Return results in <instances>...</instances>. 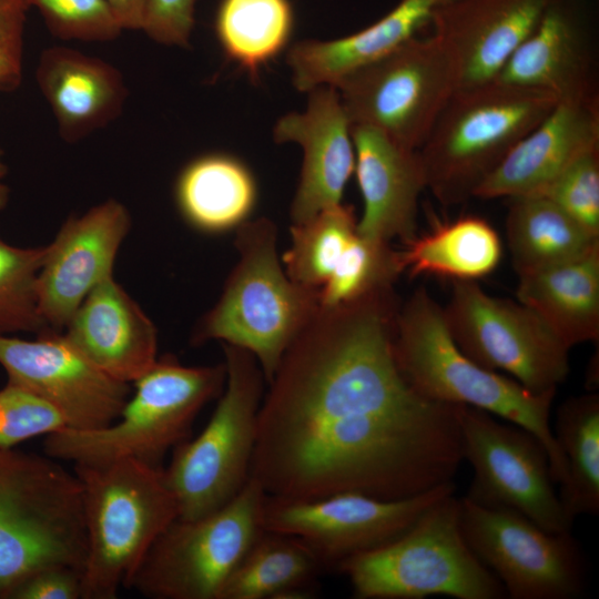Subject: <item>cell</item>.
I'll return each mask as SVG.
<instances>
[{
	"instance_id": "1",
	"label": "cell",
	"mask_w": 599,
	"mask_h": 599,
	"mask_svg": "<svg viewBox=\"0 0 599 599\" xmlns=\"http://www.w3.org/2000/svg\"><path fill=\"white\" fill-rule=\"evenodd\" d=\"M398 308L393 286L319 305L287 347L260 406L250 469L266 495L403 499L454 481L463 405L426 398L404 378Z\"/></svg>"
},
{
	"instance_id": "2",
	"label": "cell",
	"mask_w": 599,
	"mask_h": 599,
	"mask_svg": "<svg viewBox=\"0 0 599 599\" xmlns=\"http://www.w3.org/2000/svg\"><path fill=\"white\" fill-rule=\"evenodd\" d=\"M394 354L404 378L422 396L485 410L536 435L547 448L555 484L565 481L566 465L550 424L556 392L534 393L469 358L453 339L443 307L423 287L398 308Z\"/></svg>"
},
{
	"instance_id": "3",
	"label": "cell",
	"mask_w": 599,
	"mask_h": 599,
	"mask_svg": "<svg viewBox=\"0 0 599 599\" xmlns=\"http://www.w3.org/2000/svg\"><path fill=\"white\" fill-rule=\"evenodd\" d=\"M235 231L237 263L219 301L196 325L192 343L219 339L250 352L268 383L319 307L318 291L295 283L283 270L274 222L248 220Z\"/></svg>"
},
{
	"instance_id": "4",
	"label": "cell",
	"mask_w": 599,
	"mask_h": 599,
	"mask_svg": "<svg viewBox=\"0 0 599 599\" xmlns=\"http://www.w3.org/2000/svg\"><path fill=\"white\" fill-rule=\"evenodd\" d=\"M87 556L82 599H115L159 536L179 518L164 468L133 459L74 465Z\"/></svg>"
},
{
	"instance_id": "5",
	"label": "cell",
	"mask_w": 599,
	"mask_h": 599,
	"mask_svg": "<svg viewBox=\"0 0 599 599\" xmlns=\"http://www.w3.org/2000/svg\"><path fill=\"white\" fill-rule=\"evenodd\" d=\"M225 365L185 366L165 355L134 383L118 419L93 430L61 428L45 436L47 456L74 465L133 459L161 467L170 450L186 440L200 410L219 397Z\"/></svg>"
},
{
	"instance_id": "6",
	"label": "cell",
	"mask_w": 599,
	"mask_h": 599,
	"mask_svg": "<svg viewBox=\"0 0 599 599\" xmlns=\"http://www.w3.org/2000/svg\"><path fill=\"white\" fill-rule=\"evenodd\" d=\"M557 102L547 92L497 80L458 89L418 150L426 189L444 206L474 197L479 185Z\"/></svg>"
},
{
	"instance_id": "7",
	"label": "cell",
	"mask_w": 599,
	"mask_h": 599,
	"mask_svg": "<svg viewBox=\"0 0 599 599\" xmlns=\"http://www.w3.org/2000/svg\"><path fill=\"white\" fill-rule=\"evenodd\" d=\"M87 532L82 487L59 460L0 449V599L47 566L83 570Z\"/></svg>"
},
{
	"instance_id": "8",
	"label": "cell",
	"mask_w": 599,
	"mask_h": 599,
	"mask_svg": "<svg viewBox=\"0 0 599 599\" xmlns=\"http://www.w3.org/2000/svg\"><path fill=\"white\" fill-rule=\"evenodd\" d=\"M337 568L357 599L507 598L500 581L467 545L454 493L395 539L349 557Z\"/></svg>"
},
{
	"instance_id": "9",
	"label": "cell",
	"mask_w": 599,
	"mask_h": 599,
	"mask_svg": "<svg viewBox=\"0 0 599 599\" xmlns=\"http://www.w3.org/2000/svg\"><path fill=\"white\" fill-rule=\"evenodd\" d=\"M225 387L204 429L173 449L164 468L179 519L193 520L231 501L250 478L265 382L256 358L223 344Z\"/></svg>"
},
{
	"instance_id": "10",
	"label": "cell",
	"mask_w": 599,
	"mask_h": 599,
	"mask_svg": "<svg viewBox=\"0 0 599 599\" xmlns=\"http://www.w3.org/2000/svg\"><path fill=\"white\" fill-rule=\"evenodd\" d=\"M266 493L250 477L220 509L174 520L154 541L125 589L152 599H220L227 579L264 532Z\"/></svg>"
},
{
	"instance_id": "11",
	"label": "cell",
	"mask_w": 599,
	"mask_h": 599,
	"mask_svg": "<svg viewBox=\"0 0 599 599\" xmlns=\"http://www.w3.org/2000/svg\"><path fill=\"white\" fill-rule=\"evenodd\" d=\"M458 85L451 55L432 33L409 39L335 88L352 125L370 126L418 151Z\"/></svg>"
},
{
	"instance_id": "12",
	"label": "cell",
	"mask_w": 599,
	"mask_h": 599,
	"mask_svg": "<svg viewBox=\"0 0 599 599\" xmlns=\"http://www.w3.org/2000/svg\"><path fill=\"white\" fill-rule=\"evenodd\" d=\"M460 351L485 368L505 372L527 389L556 392L569 375V347L528 306L488 295L471 280H454L443 307Z\"/></svg>"
},
{
	"instance_id": "13",
	"label": "cell",
	"mask_w": 599,
	"mask_h": 599,
	"mask_svg": "<svg viewBox=\"0 0 599 599\" xmlns=\"http://www.w3.org/2000/svg\"><path fill=\"white\" fill-rule=\"evenodd\" d=\"M459 422L463 457L474 469L466 499L518 512L551 532L570 531L573 521L555 490L547 448L536 435L469 406L460 407Z\"/></svg>"
},
{
	"instance_id": "14",
	"label": "cell",
	"mask_w": 599,
	"mask_h": 599,
	"mask_svg": "<svg viewBox=\"0 0 599 599\" xmlns=\"http://www.w3.org/2000/svg\"><path fill=\"white\" fill-rule=\"evenodd\" d=\"M463 536L511 599H576L586 589V559L570 531L551 532L510 510L459 498Z\"/></svg>"
},
{
	"instance_id": "15",
	"label": "cell",
	"mask_w": 599,
	"mask_h": 599,
	"mask_svg": "<svg viewBox=\"0 0 599 599\" xmlns=\"http://www.w3.org/2000/svg\"><path fill=\"white\" fill-rule=\"evenodd\" d=\"M454 481L403 499L343 491L313 499L266 495L263 529L302 541L321 562L377 548L406 531L430 506L455 493Z\"/></svg>"
},
{
	"instance_id": "16",
	"label": "cell",
	"mask_w": 599,
	"mask_h": 599,
	"mask_svg": "<svg viewBox=\"0 0 599 599\" xmlns=\"http://www.w3.org/2000/svg\"><path fill=\"white\" fill-rule=\"evenodd\" d=\"M0 365L9 384L48 402L62 415L65 427L75 430L114 423L131 393L128 383L102 372L53 329L31 341L0 335Z\"/></svg>"
},
{
	"instance_id": "17",
	"label": "cell",
	"mask_w": 599,
	"mask_h": 599,
	"mask_svg": "<svg viewBox=\"0 0 599 599\" xmlns=\"http://www.w3.org/2000/svg\"><path fill=\"white\" fill-rule=\"evenodd\" d=\"M130 229L129 210L114 199L61 225L45 245L37 282L40 314L50 329L62 332L88 294L113 276L118 251Z\"/></svg>"
},
{
	"instance_id": "18",
	"label": "cell",
	"mask_w": 599,
	"mask_h": 599,
	"mask_svg": "<svg viewBox=\"0 0 599 599\" xmlns=\"http://www.w3.org/2000/svg\"><path fill=\"white\" fill-rule=\"evenodd\" d=\"M307 93L305 110L285 114L273 130L276 142H295L303 149L300 181L290 209L292 224L341 204L355 170L352 122L337 89L321 85Z\"/></svg>"
},
{
	"instance_id": "19",
	"label": "cell",
	"mask_w": 599,
	"mask_h": 599,
	"mask_svg": "<svg viewBox=\"0 0 599 599\" xmlns=\"http://www.w3.org/2000/svg\"><path fill=\"white\" fill-rule=\"evenodd\" d=\"M595 0H551L497 81L547 92L558 101L598 95L593 83Z\"/></svg>"
},
{
	"instance_id": "20",
	"label": "cell",
	"mask_w": 599,
	"mask_h": 599,
	"mask_svg": "<svg viewBox=\"0 0 599 599\" xmlns=\"http://www.w3.org/2000/svg\"><path fill=\"white\" fill-rule=\"evenodd\" d=\"M550 2L446 0L436 3L429 26L455 62L458 89L495 81Z\"/></svg>"
},
{
	"instance_id": "21",
	"label": "cell",
	"mask_w": 599,
	"mask_h": 599,
	"mask_svg": "<svg viewBox=\"0 0 599 599\" xmlns=\"http://www.w3.org/2000/svg\"><path fill=\"white\" fill-rule=\"evenodd\" d=\"M597 145L598 95L558 101L479 185L474 197L541 194L571 162Z\"/></svg>"
},
{
	"instance_id": "22",
	"label": "cell",
	"mask_w": 599,
	"mask_h": 599,
	"mask_svg": "<svg viewBox=\"0 0 599 599\" xmlns=\"http://www.w3.org/2000/svg\"><path fill=\"white\" fill-rule=\"evenodd\" d=\"M355 170L363 199L357 232L369 240L403 243L416 236L418 200L426 177L418 151L366 125H352Z\"/></svg>"
},
{
	"instance_id": "23",
	"label": "cell",
	"mask_w": 599,
	"mask_h": 599,
	"mask_svg": "<svg viewBox=\"0 0 599 599\" xmlns=\"http://www.w3.org/2000/svg\"><path fill=\"white\" fill-rule=\"evenodd\" d=\"M64 328L75 348L118 380L135 382L158 359L154 324L113 276L88 294Z\"/></svg>"
},
{
	"instance_id": "24",
	"label": "cell",
	"mask_w": 599,
	"mask_h": 599,
	"mask_svg": "<svg viewBox=\"0 0 599 599\" xmlns=\"http://www.w3.org/2000/svg\"><path fill=\"white\" fill-rule=\"evenodd\" d=\"M35 79L60 136L69 143L116 119L128 97L123 77L114 65L62 45L41 52Z\"/></svg>"
},
{
	"instance_id": "25",
	"label": "cell",
	"mask_w": 599,
	"mask_h": 599,
	"mask_svg": "<svg viewBox=\"0 0 599 599\" xmlns=\"http://www.w3.org/2000/svg\"><path fill=\"white\" fill-rule=\"evenodd\" d=\"M435 0H400L384 17L349 35L304 40L286 54L293 84L308 92L336 87L349 73L383 58L429 26Z\"/></svg>"
},
{
	"instance_id": "26",
	"label": "cell",
	"mask_w": 599,
	"mask_h": 599,
	"mask_svg": "<svg viewBox=\"0 0 599 599\" xmlns=\"http://www.w3.org/2000/svg\"><path fill=\"white\" fill-rule=\"evenodd\" d=\"M517 301L569 347L599 338V247L546 270L520 275Z\"/></svg>"
},
{
	"instance_id": "27",
	"label": "cell",
	"mask_w": 599,
	"mask_h": 599,
	"mask_svg": "<svg viewBox=\"0 0 599 599\" xmlns=\"http://www.w3.org/2000/svg\"><path fill=\"white\" fill-rule=\"evenodd\" d=\"M175 199L192 227L217 234L236 230L250 220L257 201V185L241 160L212 153L194 159L182 170Z\"/></svg>"
},
{
	"instance_id": "28",
	"label": "cell",
	"mask_w": 599,
	"mask_h": 599,
	"mask_svg": "<svg viewBox=\"0 0 599 599\" xmlns=\"http://www.w3.org/2000/svg\"><path fill=\"white\" fill-rule=\"evenodd\" d=\"M506 234L518 276L577 260L599 247L590 233L542 195L509 199Z\"/></svg>"
},
{
	"instance_id": "29",
	"label": "cell",
	"mask_w": 599,
	"mask_h": 599,
	"mask_svg": "<svg viewBox=\"0 0 599 599\" xmlns=\"http://www.w3.org/2000/svg\"><path fill=\"white\" fill-rule=\"evenodd\" d=\"M397 251L400 273L471 280L491 273L501 257V242L494 227L477 216L459 217L407 241Z\"/></svg>"
},
{
	"instance_id": "30",
	"label": "cell",
	"mask_w": 599,
	"mask_h": 599,
	"mask_svg": "<svg viewBox=\"0 0 599 599\" xmlns=\"http://www.w3.org/2000/svg\"><path fill=\"white\" fill-rule=\"evenodd\" d=\"M554 437L564 457L566 479L559 498L573 521L599 512V395L569 397L556 409Z\"/></svg>"
},
{
	"instance_id": "31",
	"label": "cell",
	"mask_w": 599,
	"mask_h": 599,
	"mask_svg": "<svg viewBox=\"0 0 599 599\" xmlns=\"http://www.w3.org/2000/svg\"><path fill=\"white\" fill-rule=\"evenodd\" d=\"M319 561L296 538L265 531L224 585L220 599L308 598L306 582Z\"/></svg>"
},
{
	"instance_id": "32",
	"label": "cell",
	"mask_w": 599,
	"mask_h": 599,
	"mask_svg": "<svg viewBox=\"0 0 599 599\" xmlns=\"http://www.w3.org/2000/svg\"><path fill=\"white\" fill-rule=\"evenodd\" d=\"M293 23L288 0H221L215 33L225 57L256 80L287 47Z\"/></svg>"
},
{
	"instance_id": "33",
	"label": "cell",
	"mask_w": 599,
	"mask_h": 599,
	"mask_svg": "<svg viewBox=\"0 0 599 599\" xmlns=\"http://www.w3.org/2000/svg\"><path fill=\"white\" fill-rule=\"evenodd\" d=\"M357 235L354 210L343 203L291 226V244L283 255L287 276L319 291Z\"/></svg>"
},
{
	"instance_id": "34",
	"label": "cell",
	"mask_w": 599,
	"mask_h": 599,
	"mask_svg": "<svg viewBox=\"0 0 599 599\" xmlns=\"http://www.w3.org/2000/svg\"><path fill=\"white\" fill-rule=\"evenodd\" d=\"M44 256L45 246L19 247L0 238V335L50 329L37 291Z\"/></svg>"
},
{
	"instance_id": "35",
	"label": "cell",
	"mask_w": 599,
	"mask_h": 599,
	"mask_svg": "<svg viewBox=\"0 0 599 599\" xmlns=\"http://www.w3.org/2000/svg\"><path fill=\"white\" fill-rule=\"evenodd\" d=\"M402 274L397 251L389 243L369 240L358 232L335 271L318 291L319 303L332 306L393 286Z\"/></svg>"
},
{
	"instance_id": "36",
	"label": "cell",
	"mask_w": 599,
	"mask_h": 599,
	"mask_svg": "<svg viewBox=\"0 0 599 599\" xmlns=\"http://www.w3.org/2000/svg\"><path fill=\"white\" fill-rule=\"evenodd\" d=\"M43 18L50 32L61 40L108 42L123 29L105 0H27Z\"/></svg>"
},
{
	"instance_id": "37",
	"label": "cell",
	"mask_w": 599,
	"mask_h": 599,
	"mask_svg": "<svg viewBox=\"0 0 599 599\" xmlns=\"http://www.w3.org/2000/svg\"><path fill=\"white\" fill-rule=\"evenodd\" d=\"M538 195L599 236V145L579 155Z\"/></svg>"
},
{
	"instance_id": "38",
	"label": "cell",
	"mask_w": 599,
	"mask_h": 599,
	"mask_svg": "<svg viewBox=\"0 0 599 599\" xmlns=\"http://www.w3.org/2000/svg\"><path fill=\"white\" fill-rule=\"evenodd\" d=\"M65 426L62 415L33 393L9 383L0 389V449Z\"/></svg>"
},
{
	"instance_id": "39",
	"label": "cell",
	"mask_w": 599,
	"mask_h": 599,
	"mask_svg": "<svg viewBox=\"0 0 599 599\" xmlns=\"http://www.w3.org/2000/svg\"><path fill=\"white\" fill-rule=\"evenodd\" d=\"M27 0H0V91L20 87L23 74V42Z\"/></svg>"
},
{
	"instance_id": "40",
	"label": "cell",
	"mask_w": 599,
	"mask_h": 599,
	"mask_svg": "<svg viewBox=\"0 0 599 599\" xmlns=\"http://www.w3.org/2000/svg\"><path fill=\"white\" fill-rule=\"evenodd\" d=\"M196 0H148L142 31L153 41L187 47Z\"/></svg>"
},
{
	"instance_id": "41",
	"label": "cell",
	"mask_w": 599,
	"mask_h": 599,
	"mask_svg": "<svg viewBox=\"0 0 599 599\" xmlns=\"http://www.w3.org/2000/svg\"><path fill=\"white\" fill-rule=\"evenodd\" d=\"M3 599H82V571L59 565L42 567L13 585Z\"/></svg>"
},
{
	"instance_id": "42",
	"label": "cell",
	"mask_w": 599,
	"mask_h": 599,
	"mask_svg": "<svg viewBox=\"0 0 599 599\" xmlns=\"http://www.w3.org/2000/svg\"><path fill=\"white\" fill-rule=\"evenodd\" d=\"M123 30H141L148 0H105Z\"/></svg>"
},
{
	"instance_id": "43",
	"label": "cell",
	"mask_w": 599,
	"mask_h": 599,
	"mask_svg": "<svg viewBox=\"0 0 599 599\" xmlns=\"http://www.w3.org/2000/svg\"><path fill=\"white\" fill-rule=\"evenodd\" d=\"M7 176V165L3 161V152L0 149V212L3 211L9 202L10 190L4 182Z\"/></svg>"
},
{
	"instance_id": "44",
	"label": "cell",
	"mask_w": 599,
	"mask_h": 599,
	"mask_svg": "<svg viewBox=\"0 0 599 599\" xmlns=\"http://www.w3.org/2000/svg\"><path fill=\"white\" fill-rule=\"evenodd\" d=\"M435 1H436V3H438V2H443V1H446V0H435Z\"/></svg>"
}]
</instances>
